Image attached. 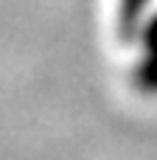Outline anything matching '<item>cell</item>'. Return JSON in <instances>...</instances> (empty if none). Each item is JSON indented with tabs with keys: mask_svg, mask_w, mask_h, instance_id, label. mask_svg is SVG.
Returning a JSON list of instances; mask_svg holds the SVG:
<instances>
[{
	"mask_svg": "<svg viewBox=\"0 0 157 160\" xmlns=\"http://www.w3.org/2000/svg\"><path fill=\"white\" fill-rule=\"evenodd\" d=\"M149 3L152 0H121V8H118V31H121L124 39H132L135 34H140V25L146 20Z\"/></svg>",
	"mask_w": 157,
	"mask_h": 160,
	"instance_id": "cell-1",
	"label": "cell"
},
{
	"mask_svg": "<svg viewBox=\"0 0 157 160\" xmlns=\"http://www.w3.org/2000/svg\"><path fill=\"white\" fill-rule=\"evenodd\" d=\"M140 42H143L146 53H157V14L143 20V25H140Z\"/></svg>",
	"mask_w": 157,
	"mask_h": 160,
	"instance_id": "cell-3",
	"label": "cell"
},
{
	"mask_svg": "<svg viewBox=\"0 0 157 160\" xmlns=\"http://www.w3.org/2000/svg\"><path fill=\"white\" fill-rule=\"evenodd\" d=\"M135 84L143 93H157V53H146L135 70Z\"/></svg>",
	"mask_w": 157,
	"mask_h": 160,
	"instance_id": "cell-2",
	"label": "cell"
}]
</instances>
